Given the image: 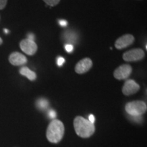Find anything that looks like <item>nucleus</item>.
I'll return each instance as SVG.
<instances>
[{"instance_id":"nucleus-1","label":"nucleus","mask_w":147,"mask_h":147,"mask_svg":"<svg viewBox=\"0 0 147 147\" xmlns=\"http://www.w3.org/2000/svg\"><path fill=\"white\" fill-rule=\"evenodd\" d=\"M75 131L78 136L87 138L94 134L95 128L93 123L83 117L78 116L74 120Z\"/></svg>"},{"instance_id":"nucleus-2","label":"nucleus","mask_w":147,"mask_h":147,"mask_svg":"<svg viewBox=\"0 0 147 147\" xmlns=\"http://www.w3.org/2000/svg\"><path fill=\"white\" fill-rule=\"evenodd\" d=\"M63 123L57 119H54L50 123L47 130V138L50 142L58 143L64 135Z\"/></svg>"},{"instance_id":"nucleus-3","label":"nucleus","mask_w":147,"mask_h":147,"mask_svg":"<svg viewBox=\"0 0 147 147\" xmlns=\"http://www.w3.org/2000/svg\"><path fill=\"white\" fill-rule=\"evenodd\" d=\"M146 103L142 101H134L127 103L125 105L127 113L131 117H139L146 112Z\"/></svg>"},{"instance_id":"nucleus-4","label":"nucleus","mask_w":147,"mask_h":147,"mask_svg":"<svg viewBox=\"0 0 147 147\" xmlns=\"http://www.w3.org/2000/svg\"><path fill=\"white\" fill-rule=\"evenodd\" d=\"M144 56V52L142 49H134L125 53L123 55V58L125 61L131 62L142 60Z\"/></svg>"},{"instance_id":"nucleus-5","label":"nucleus","mask_w":147,"mask_h":147,"mask_svg":"<svg viewBox=\"0 0 147 147\" xmlns=\"http://www.w3.org/2000/svg\"><path fill=\"white\" fill-rule=\"evenodd\" d=\"M20 48L23 53L28 55H34L38 50V46L36 42L27 38L21 40L20 42Z\"/></svg>"},{"instance_id":"nucleus-6","label":"nucleus","mask_w":147,"mask_h":147,"mask_svg":"<svg viewBox=\"0 0 147 147\" xmlns=\"http://www.w3.org/2000/svg\"><path fill=\"white\" fill-rule=\"evenodd\" d=\"M132 67L128 64H123L119 66L114 71V76L117 80H125L131 75Z\"/></svg>"},{"instance_id":"nucleus-7","label":"nucleus","mask_w":147,"mask_h":147,"mask_svg":"<svg viewBox=\"0 0 147 147\" xmlns=\"http://www.w3.org/2000/svg\"><path fill=\"white\" fill-rule=\"evenodd\" d=\"M134 37L131 34H125L124 36H122L120 38H118L115 42V47L117 49H125L128 47L129 46L131 45L134 43Z\"/></svg>"},{"instance_id":"nucleus-8","label":"nucleus","mask_w":147,"mask_h":147,"mask_svg":"<svg viewBox=\"0 0 147 147\" xmlns=\"http://www.w3.org/2000/svg\"><path fill=\"white\" fill-rule=\"evenodd\" d=\"M93 65V62L91 59L84 58L78 62L75 67V71L78 74H82L87 72Z\"/></svg>"},{"instance_id":"nucleus-9","label":"nucleus","mask_w":147,"mask_h":147,"mask_svg":"<svg viewBox=\"0 0 147 147\" xmlns=\"http://www.w3.org/2000/svg\"><path fill=\"white\" fill-rule=\"evenodd\" d=\"M140 90L139 84L134 80H127L122 88V92L125 95H131L137 93Z\"/></svg>"},{"instance_id":"nucleus-10","label":"nucleus","mask_w":147,"mask_h":147,"mask_svg":"<svg viewBox=\"0 0 147 147\" xmlns=\"http://www.w3.org/2000/svg\"><path fill=\"white\" fill-rule=\"evenodd\" d=\"M9 61L12 65L19 66L27 63V59L25 55L18 52H14L11 53L9 56Z\"/></svg>"},{"instance_id":"nucleus-11","label":"nucleus","mask_w":147,"mask_h":147,"mask_svg":"<svg viewBox=\"0 0 147 147\" xmlns=\"http://www.w3.org/2000/svg\"><path fill=\"white\" fill-rule=\"evenodd\" d=\"M19 72L22 76L27 77L30 80H34L36 79V74L34 71L31 70L30 69H29L27 67H22L20 69Z\"/></svg>"},{"instance_id":"nucleus-12","label":"nucleus","mask_w":147,"mask_h":147,"mask_svg":"<svg viewBox=\"0 0 147 147\" xmlns=\"http://www.w3.org/2000/svg\"><path fill=\"white\" fill-rule=\"evenodd\" d=\"M64 38L67 42H69V45L75 43L78 39L77 35L73 32H66L64 34Z\"/></svg>"},{"instance_id":"nucleus-13","label":"nucleus","mask_w":147,"mask_h":147,"mask_svg":"<svg viewBox=\"0 0 147 147\" xmlns=\"http://www.w3.org/2000/svg\"><path fill=\"white\" fill-rule=\"evenodd\" d=\"M48 104H48L47 100H44V99H41L38 102V107L41 108V109H45V108H47Z\"/></svg>"},{"instance_id":"nucleus-14","label":"nucleus","mask_w":147,"mask_h":147,"mask_svg":"<svg viewBox=\"0 0 147 147\" xmlns=\"http://www.w3.org/2000/svg\"><path fill=\"white\" fill-rule=\"evenodd\" d=\"M47 5H50V6H55L59 3L60 0H43Z\"/></svg>"},{"instance_id":"nucleus-15","label":"nucleus","mask_w":147,"mask_h":147,"mask_svg":"<svg viewBox=\"0 0 147 147\" xmlns=\"http://www.w3.org/2000/svg\"><path fill=\"white\" fill-rule=\"evenodd\" d=\"M65 63V59L62 57H59L57 59V64L58 66H62L63 65V63Z\"/></svg>"},{"instance_id":"nucleus-16","label":"nucleus","mask_w":147,"mask_h":147,"mask_svg":"<svg viewBox=\"0 0 147 147\" xmlns=\"http://www.w3.org/2000/svg\"><path fill=\"white\" fill-rule=\"evenodd\" d=\"M65 51H67V53H71L74 51V47L72 45H69V44H67L65 46Z\"/></svg>"},{"instance_id":"nucleus-17","label":"nucleus","mask_w":147,"mask_h":147,"mask_svg":"<svg viewBox=\"0 0 147 147\" xmlns=\"http://www.w3.org/2000/svg\"><path fill=\"white\" fill-rule=\"evenodd\" d=\"M8 0H0V10H3L6 6Z\"/></svg>"},{"instance_id":"nucleus-18","label":"nucleus","mask_w":147,"mask_h":147,"mask_svg":"<svg viewBox=\"0 0 147 147\" xmlns=\"http://www.w3.org/2000/svg\"><path fill=\"white\" fill-rule=\"evenodd\" d=\"M59 24L61 27H65V26H67L68 23H67V21H66V20L61 19V20H59Z\"/></svg>"},{"instance_id":"nucleus-19","label":"nucleus","mask_w":147,"mask_h":147,"mask_svg":"<svg viewBox=\"0 0 147 147\" xmlns=\"http://www.w3.org/2000/svg\"><path fill=\"white\" fill-rule=\"evenodd\" d=\"M95 117L93 116V115H90L89 116V121L91 123H93L94 124V122H95Z\"/></svg>"},{"instance_id":"nucleus-20","label":"nucleus","mask_w":147,"mask_h":147,"mask_svg":"<svg viewBox=\"0 0 147 147\" xmlns=\"http://www.w3.org/2000/svg\"><path fill=\"white\" fill-rule=\"evenodd\" d=\"M27 39L34 41V39H35L34 35L32 34H29L28 35H27Z\"/></svg>"},{"instance_id":"nucleus-21","label":"nucleus","mask_w":147,"mask_h":147,"mask_svg":"<svg viewBox=\"0 0 147 147\" xmlns=\"http://www.w3.org/2000/svg\"><path fill=\"white\" fill-rule=\"evenodd\" d=\"M49 116H50L51 118L52 119H54L55 117H56V114H55V113L53 110H51L50 113H49Z\"/></svg>"},{"instance_id":"nucleus-22","label":"nucleus","mask_w":147,"mask_h":147,"mask_svg":"<svg viewBox=\"0 0 147 147\" xmlns=\"http://www.w3.org/2000/svg\"><path fill=\"white\" fill-rule=\"evenodd\" d=\"M2 43H3V40H2V39H1V38H0V45H2Z\"/></svg>"},{"instance_id":"nucleus-23","label":"nucleus","mask_w":147,"mask_h":147,"mask_svg":"<svg viewBox=\"0 0 147 147\" xmlns=\"http://www.w3.org/2000/svg\"><path fill=\"white\" fill-rule=\"evenodd\" d=\"M4 32H5V34H8V30H7V29H4Z\"/></svg>"}]
</instances>
